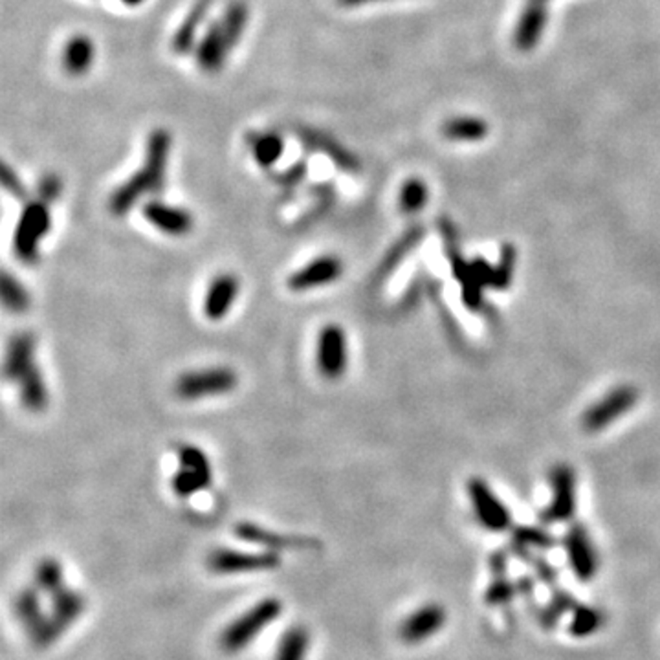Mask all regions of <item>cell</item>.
<instances>
[{
  "label": "cell",
  "mask_w": 660,
  "mask_h": 660,
  "mask_svg": "<svg viewBox=\"0 0 660 660\" xmlns=\"http://www.w3.org/2000/svg\"><path fill=\"white\" fill-rule=\"evenodd\" d=\"M171 143V134L165 129H155L149 134L142 167L111 195L109 208L112 215L123 217L129 213L143 196L164 189Z\"/></svg>",
  "instance_id": "6da1fadb"
},
{
  "label": "cell",
  "mask_w": 660,
  "mask_h": 660,
  "mask_svg": "<svg viewBox=\"0 0 660 660\" xmlns=\"http://www.w3.org/2000/svg\"><path fill=\"white\" fill-rule=\"evenodd\" d=\"M248 17L249 10L246 3H242V0H234V3L224 10L222 17L210 24V28L202 35L195 48L196 63L202 72L215 73L224 68L227 56L232 54L234 48H237L244 35Z\"/></svg>",
  "instance_id": "7a4b0ae2"
},
{
  "label": "cell",
  "mask_w": 660,
  "mask_h": 660,
  "mask_svg": "<svg viewBox=\"0 0 660 660\" xmlns=\"http://www.w3.org/2000/svg\"><path fill=\"white\" fill-rule=\"evenodd\" d=\"M283 613V602L279 598H265L249 607L246 613L227 624L220 633L219 646L224 653L235 655L244 651L259 634L270 627Z\"/></svg>",
  "instance_id": "3957f363"
},
{
  "label": "cell",
  "mask_w": 660,
  "mask_h": 660,
  "mask_svg": "<svg viewBox=\"0 0 660 660\" xmlns=\"http://www.w3.org/2000/svg\"><path fill=\"white\" fill-rule=\"evenodd\" d=\"M50 227H52V211L48 202L41 198L27 202L13 232V253L20 263L28 266L37 263L41 242L50 234Z\"/></svg>",
  "instance_id": "277c9868"
},
{
  "label": "cell",
  "mask_w": 660,
  "mask_h": 660,
  "mask_svg": "<svg viewBox=\"0 0 660 660\" xmlns=\"http://www.w3.org/2000/svg\"><path fill=\"white\" fill-rule=\"evenodd\" d=\"M239 374L230 367H210L189 371L179 376L174 384V393L180 400L195 402L210 396L226 395L237 388Z\"/></svg>",
  "instance_id": "5b68a950"
},
{
  "label": "cell",
  "mask_w": 660,
  "mask_h": 660,
  "mask_svg": "<svg viewBox=\"0 0 660 660\" xmlns=\"http://www.w3.org/2000/svg\"><path fill=\"white\" fill-rule=\"evenodd\" d=\"M281 565V557L272 550H235V549H215L208 556V567L215 574L232 576L246 572L273 571Z\"/></svg>",
  "instance_id": "8992f818"
},
{
  "label": "cell",
  "mask_w": 660,
  "mask_h": 660,
  "mask_svg": "<svg viewBox=\"0 0 660 660\" xmlns=\"http://www.w3.org/2000/svg\"><path fill=\"white\" fill-rule=\"evenodd\" d=\"M639 402V391L633 386H618L613 391H609L602 400L583 413L581 427L587 434H598L605 429L609 424L622 418L627 411H631Z\"/></svg>",
  "instance_id": "52a82bcc"
},
{
  "label": "cell",
  "mask_w": 660,
  "mask_h": 660,
  "mask_svg": "<svg viewBox=\"0 0 660 660\" xmlns=\"http://www.w3.org/2000/svg\"><path fill=\"white\" fill-rule=\"evenodd\" d=\"M316 365L323 378L340 380L349 367L347 334L340 325H325L316 343Z\"/></svg>",
  "instance_id": "ba28073f"
},
{
  "label": "cell",
  "mask_w": 660,
  "mask_h": 660,
  "mask_svg": "<svg viewBox=\"0 0 660 660\" xmlns=\"http://www.w3.org/2000/svg\"><path fill=\"white\" fill-rule=\"evenodd\" d=\"M235 536L246 543L263 547L265 550L281 552V550H312L319 549L321 541L303 534H281V532L268 530L256 523H239L235 526Z\"/></svg>",
  "instance_id": "9c48e42d"
},
{
  "label": "cell",
  "mask_w": 660,
  "mask_h": 660,
  "mask_svg": "<svg viewBox=\"0 0 660 660\" xmlns=\"http://www.w3.org/2000/svg\"><path fill=\"white\" fill-rule=\"evenodd\" d=\"M552 501L541 512L545 523H564L576 512V475L569 464H557L552 470Z\"/></svg>",
  "instance_id": "30bf717a"
},
{
  "label": "cell",
  "mask_w": 660,
  "mask_h": 660,
  "mask_svg": "<svg viewBox=\"0 0 660 660\" xmlns=\"http://www.w3.org/2000/svg\"><path fill=\"white\" fill-rule=\"evenodd\" d=\"M468 494L473 504V510L480 525L492 532H504L512 525L510 512L501 503V499L492 492L487 480L482 479H470L468 480Z\"/></svg>",
  "instance_id": "8fae6325"
},
{
  "label": "cell",
  "mask_w": 660,
  "mask_h": 660,
  "mask_svg": "<svg viewBox=\"0 0 660 660\" xmlns=\"http://www.w3.org/2000/svg\"><path fill=\"white\" fill-rule=\"evenodd\" d=\"M343 275V261L338 256H319L288 275L287 287L292 292H307L336 283Z\"/></svg>",
  "instance_id": "7c38bea8"
},
{
  "label": "cell",
  "mask_w": 660,
  "mask_h": 660,
  "mask_svg": "<svg viewBox=\"0 0 660 660\" xmlns=\"http://www.w3.org/2000/svg\"><path fill=\"white\" fill-rule=\"evenodd\" d=\"M297 138L301 143L312 152H321L336 167H340L345 173H360L362 162L349 150L343 143H340L334 136H330L323 131L312 129V127H297Z\"/></svg>",
  "instance_id": "4fadbf2b"
},
{
  "label": "cell",
  "mask_w": 660,
  "mask_h": 660,
  "mask_svg": "<svg viewBox=\"0 0 660 660\" xmlns=\"http://www.w3.org/2000/svg\"><path fill=\"white\" fill-rule=\"evenodd\" d=\"M564 545L576 578L581 581L593 579L598 571V556L587 528L581 523H572L567 530Z\"/></svg>",
  "instance_id": "5bb4252c"
},
{
  "label": "cell",
  "mask_w": 660,
  "mask_h": 660,
  "mask_svg": "<svg viewBox=\"0 0 660 660\" xmlns=\"http://www.w3.org/2000/svg\"><path fill=\"white\" fill-rule=\"evenodd\" d=\"M143 219L169 237H184L195 227V217L184 208L169 206L160 200H149L142 208Z\"/></svg>",
  "instance_id": "9a60e30c"
},
{
  "label": "cell",
  "mask_w": 660,
  "mask_h": 660,
  "mask_svg": "<svg viewBox=\"0 0 660 660\" xmlns=\"http://www.w3.org/2000/svg\"><path fill=\"white\" fill-rule=\"evenodd\" d=\"M549 20V4L541 0H526L521 10L519 20L514 30V46L519 52H530L534 50L545 32Z\"/></svg>",
  "instance_id": "2e32d148"
},
{
  "label": "cell",
  "mask_w": 660,
  "mask_h": 660,
  "mask_svg": "<svg viewBox=\"0 0 660 660\" xmlns=\"http://www.w3.org/2000/svg\"><path fill=\"white\" fill-rule=\"evenodd\" d=\"M446 624V611L439 603H427L417 609L400 625V639L405 644H418L437 634Z\"/></svg>",
  "instance_id": "e0dca14e"
},
{
  "label": "cell",
  "mask_w": 660,
  "mask_h": 660,
  "mask_svg": "<svg viewBox=\"0 0 660 660\" xmlns=\"http://www.w3.org/2000/svg\"><path fill=\"white\" fill-rule=\"evenodd\" d=\"M241 292V281L234 273H220L217 275L208 287L204 295V304L202 312L210 321H220L230 314L234 303L237 301Z\"/></svg>",
  "instance_id": "ac0fdd59"
},
{
  "label": "cell",
  "mask_w": 660,
  "mask_h": 660,
  "mask_svg": "<svg viewBox=\"0 0 660 660\" xmlns=\"http://www.w3.org/2000/svg\"><path fill=\"white\" fill-rule=\"evenodd\" d=\"M213 0H195V4L186 13L184 20L171 37V50L176 56H188L191 50L196 48L198 34L202 24L208 20Z\"/></svg>",
  "instance_id": "d6986e66"
},
{
  "label": "cell",
  "mask_w": 660,
  "mask_h": 660,
  "mask_svg": "<svg viewBox=\"0 0 660 660\" xmlns=\"http://www.w3.org/2000/svg\"><path fill=\"white\" fill-rule=\"evenodd\" d=\"M35 365V338L28 333H20L10 340L4 362V376L13 384Z\"/></svg>",
  "instance_id": "ffe728a7"
},
{
  "label": "cell",
  "mask_w": 660,
  "mask_h": 660,
  "mask_svg": "<svg viewBox=\"0 0 660 660\" xmlns=\"http://www.w3.org/2000/svg\"><path fill=\"white\" fill-rule=\"evenodd\" d=\"M424 237L422 226H411L410 230H405L402 237L388 249L384 259L380 261L376 272H374V281L376 283H384L386 279L403 263V259L410 256V253L418 246V242Z\"/></svg>",
  "instance_id": "44dd1931"
},
{
  "label": "cell",
  "mask_w": 660,
  "mask_h": 660,
  "mask_svg": "<svg viewBox=\"0 0 660 660\" xmlns=\"http://www.w3.org/2000/svg\"><path fill=\"white\" fill-rule=\"evenodd\" d=\"M94 59H96V46L90 37L80 34L66 41L61 63L68 75H73V78L85 75L92 68Z\"/></svg>",
  "instance_id": "7402d4cb"
},
{
  "label": "cell",
  "mask_w": 660,
  "mask_h": 660,
  "mask_svg": "<svg viewBox=\"0 0 660 660\" xmlns=\"http://www.w3.org/2000/svg\"><path fill=\"white\" fill-rule=\"evenodd\" d=\"M87 600L80 591H73L63 587L56 595H52V607H50V617H52L65 631L78 622L80 617L85 613Z\"/></svg>",
  "instance_id": "603a6c76"
},
{
  "label": "cell",
  "mask_w": 660,
  "mask_h": 660,
  "mask_svg": "<svg viewBox=\"0 0 660 660\" xmlns=\"http://www.w3.org/2000/svg\"><path fill=\"white\" fill-rule=\"evenodd\" d=\"M490 125L477 116L449 118L442 125V136L451 142H479L488 136Z\"/></svg>",
  "instance_id": "cb8c5ba5"
},
{
  "label": "cell",
  "mask_w": 660,
  "mask_h": 660,
  "mask_svg": "<svg viewBox=\"0 0 660 660\" xmlns=\"http://www.w3.org/2000/svg\"><path fill=\"white\" fill-rule=\"evenodd\" d=\"M248 143L261 169H272L285 152V140L275 133H253L248 136Z\"/></svg>",
  "instance_id": "d4e9b609"
},
{
  "label": "cell",
  "mask_w": 660,
  "mask_h": 660,
  "mask_svg": "<svg viewBox=\"0 0 660 660\" xmlns=\"http://www.w3.org/2000/svg\"><path fill=\"white\" fill-rule=\"evenodd\" d=\"M20 403L32 413H41L48 405V389L37 364L19 380Z\"/></svg>",
  "instance_id": "484cf974"
},
{
  "label": "cell",
  "mask_w": 660,
  "mask_h": 660,
  "mask_svg": "<svg viewBox=\"0 0 660 660\" xmlns=\"http://www.w3.org/2000/svg\"><path fill=\"white\" fill-rule=\"evenodd\" d=\"M311 649V633L303 625H292L277 644L273 660H304Z\"/></svg>",
  "instance_id": "4316f807"
},
{
  "label": "cell",
  "mask_w": 660,
  "mask_h": 660,
  "mask_svg": "<svg viewBox=\"0 0 660 660\" xmlns=\"http://www.w3.org/2000/svg\"><path fill=\"white\" fill-rule=\"evenodd\" d=\"M15 615L17 620L22 624V627L27 629V633H34L44 620L46 613L42 611L41 598L37 589H24L19 593L15 600Z\"/></svg>",
  "instance_id": "83f0119b"
},
{
  "label": "cell",
  "mask_w": 660,
  "mask_h": 660,
  "mask_svg": "<svg viewBox=\"0 0 660 660\" xmlns=\"http://www.w3.org/2000/svg\"><path fill=\"white\" fill-rule=\"evenodd\" d=\"M35 586L46 595H56L65 586V571L56 557H44L35 567Z\"/></svg>",
  "instance_id": "f1b7e54d"
},
{
  "label": "cell",
  "mask_w": 660,
  "mask_h": 660,
  "mask_svg": "<svg viewBox=\"0 0 660 660\" xmlns=\"http://www.w3.org/2000/svg\"><path fill=\"white\" fill-rule=\"evenodd\" d=\"M603 625V613L593 605H576L572 611L569 633L576 639L591 637Z\"/></svg>",
  "instance_id": "f546056e"
},
{
  "label": "cell",
  "mask_w": 660,
  "mask_h": 660,
  "mask_svg": "<svg viewBox=\"0 0 660 660\" xmlns=\"http://www.w3.org/2000/svg\"><path fill=\"white\" fill-rule=\"evenodd\" d=\"M0 294H3L4 307L13 314L27 312L30 307V294L24 288V285L19 281L15 275L10 272L3 273V281H0Z\"/></svg>",
  "instance_id": "4dcf8cb0"
},
{
  "label": "cell",
  "mask_w": 660,
  "mask_h": 660,
  "mask_svg": "<svg viewBox=\"0 0 660 660\" xmlns=\"http://www.w3.org/2000/svg\"><path fill=\"white\" fill-rule=\"evenodd\" d=\"M213 477L198 473L195 470L180 468L171 479V488L179 497H191L202 490L210 488Z\"/></svg>",
  "instance_id": "1f68e13d"
},
{
  "label": "cell",
  "mask_w": 660,
  "mask_h": 660,
  "mask_svg": "<svg viewBox=\"0 0 660 660\" xmlns=\"http://www.w3.org/2000/svg\"><path fill=\"white\" fill-rule=\"evenodd\" d=\"M427 198H429L427 186L420 179H410L402 186V191H400V198H398L400 210L405 215H417L427 204Z\"/></svg>",
  "instance_id": "d6a6232c"
},
{
  "label": "cell",
  "mask_w": 660,
  "mask_h": 660,
  "mask_svg": "<svg viewBox=\"0 0 660 660\" xmlns=\"http://www.w3.org/2000/svg\"><path fill=\"white\" fill-rule=\"evenodd\" d=\"M576 605L578 603L574 602V598L567 591H562V589L554 591L550 602L541 609V613H540L541 625L547 627V629H552L557 624V620H560L565 613H569V611L572 613Z\"/></svg>",
  "instance_id": "836d02e7"
},
{
  "label": "cell",
  "mask_w": 660,
  "mask_h": 660,
  "mask_svg": "<svg viewBox=\"0 0 660 660\" xmlns=\"http://www.w3.org/2000/svg\"><path fill=\"white\" fill-rule=\"evenodd\" d=\"M512 543L525 549L547 550L556 545L554 536L541 526H516L512 532Z\"/></svg>",
  "instance_id": "e575fe53"
},
{
  "label": "cell",
  "mask_w": 660,
  "mask_h": 660,
  "mask_svg": "<svg viewBox=\"0 0 660 660\" xmlns=\"http://www.w3.org/2000/svg\"><path fill=\"white\" fill-rule=\"evenodd\" d=\"M499 266L494 268V279H492V287L494 288H506L510 285L512 277H514V268H516V248L506 244L501 249V257H499Z\"/></svg>",
  "instance_id": "d590c367"
},
{
  "label": "cell",
  "mask_w": 660,
  "mask_h": 660,
  "mask_svg": "<svg viewBox=\"0 0 660 660\" xmlns=\"http://www.w3.org/2000/svg\"><path fill=\"white\" fill-rule=\"evenodd\" d=\"M512 550H514V554L519 556V560H523L525 564H528L532 569L536 571V574H538V578H540L541 581L549 583V586H554V581H556V578H557V572H556L554 567L545 560V557L534 554V552H532V549H525V547H518V545H514Z\"/></svg>",
  "instance_id": "8d00e7d4"
},
{
  "label": "cell",
  "mask_w": 660,
  "mask_h": 660,
  "mask_svg": "<svg viewBox=\"0 0 660 660\" xmlns=\"http://www.w3.org/2000/svg\"><path fill=\"white\" fill-rule=\"evenodd\" d=\"M179 463H180V468L195 470L198 473H204L208 477H213L208 455L204 451H202L200 448H196V446H182L179 449Z\"/></svg>",
  "instance_id": "74e56055"
},
{
  "label": "cell",
  "mask_w": 660,
  "mask_h": 660,
  "mask_svg": "<svg viewBox=\"0 0 660 660\" xmlns=\"http://www.w3.org/2000/svg\"><path fill=\"white\" fill-rule=\"evenodd\" d=\"M492 586L488 587L485 598L490 605H501V603H509L516 595H518V586L512 583L506 574H494Z\"/></svg>",
  "instance_id": "f35d334b"
},
{
  "label": "cell",
  "mask_w": 660,
  "mask_h": 660,
  "mask_svg": "<svg viewBox=\"0 0 660 660\" xmlns=\"http://www.w3.org/2000/svg\"><path fill=\"white\" fill-rule=\"evenodd\" d=\"M0 180H3L4 189L17 200H27L28 198V189L20 180V176L10 167V164H3V171H0Z\"/></svg>",
  "instance_id": "ab89813d"
},
{
  "label": "cell",
  "mask_w": 660,
  "mask_h": 660,
  "mask_svg": "<svg viewBox=\"0 0 660 660\" xmlns=\"http://www.w3.org/2000/svg\"><path fill=\"white\" fill-rule=\"evenodd\" d=\"M61 191H63V184H61L59 176H56V174H44L42 179L39 180V186H37L39 198L48 202V204L56 202L61 196Z\"/></svg>",
  "instance_id": "60d3db41"
},
{
  "label": "cell",
  "mask_w": 660,
  "mask_h": 660,
  "mask_svg": "<svg viewBox=\"0 0 660 660\" xmlns=\"http://www.w3.org/2000/svg\"><path fill=\"white\" fill-rule=\"evenodd\" d=\"M307 171H309V167H307V164H304V162L294 164L287 171L275 174L277 176L275 182L279 186H283V188H295L297 184H301L304 180V176H307Z\"/></svg>",
  "instance_id": "b9f144b4"
},
{
  "label": "cell",
  "mask_w": 660,
  "mask_h": 660,
  "mask_svg": "<svg viewBox=\"0 0 660 660\" xmlns=\"http://www.w3.org/2000/svg\"><path fill=\"white\" fill-rule=\"evenodd\" d=\"M372 3H382V0H338V4L343 8H358Z\"/></svg>",
  "instance_id": "7bdbcfd3"
},
{
  "label": "cell",
  "mask_w": 660,
  "mask_h": 660,
  "mask_svg": "<svg viewBox=\"0 0 660 660\" xmlns=\"http://www.w3.org/2000/svg\"><path fill=\"white\" fill-rule=\"evenodd\" d=\"M121 3H123L125 6H140V4L143 3V0H121Z\"/></svg>",
  "instance_id": "ee69618b"
},
{
  "label": "cell",
  "mask_w": 660,
  "mask_h": 660,
  "mask_svg": "<svg viewBox=\"0 0 660 660\" xmlns=\"http://www.w3.org/2000/svg\"><path fill=\"white\" fill-rule=\"evenodd\" d=\"M541 3H547V4H549V0H541Z\"/></svg>",
  "instance_id": "f6af8a7d"
}]
</instances>
